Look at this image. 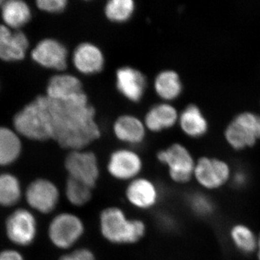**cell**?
Segmentation results:
<instances>
[{"label": "cell", "instance_id": "cell-1", "mask_svg": "<svg viewBox=\"0 0 260 260\" xmlns=\"http://www.w3.org/2000/svg\"><path fill=\"white\" fill-rule=\"evenodd\" d=\"M50 112L52 139L62 148L83 150L100 137L95 120V110L85 93L66 99L47 96Z\"/></svg>", "mask_w": 260, "mask_h": 260}, {"label": "cell", "instance_id": "cell-2", "mask_svg": "<svg viewBox=\"0 0 260 260\" xmlns=\"http://www.w3.org/2000/svg\"><path fill=\"white\" fill-rule=\"evenodd\" d=\"M99 227L103 237L116 244L139 242L145 236L146 226L139 219H131L117 207H109L99 216Z\"/></svg>", "mask_w": 260, "mask_h": 260}, {"label": "cell", "instance_id": "cell-3", "mask_svg": "<svg viewBox=\"0 0 260 260\" xmlns=\"http://www.w3.org/2000/svg\"><path fill=\"white\" fill-rule=\"evenodd\" d=\"M15 129L29 139L47 140L52 138L51 116L47 95L37 97L15 116Z\"/></svg>", "mask_w": 260, "mask_h": 260}, {"label": "cell", "instance_id": "cell-4", "mask_svg": "<svg viewBox=\"0 0 260 260\" xmlns=\"http://www.w3.org/2000/svg\"><path fill=\"white\" fill-rule=\"evenodd\" d=\"M85 232L83 220L78 215L70 213L59 214L53 218L49 227L51 243L61 249L74 246Z\"/></svg>", "mask_w": 260, "mask_h": 260}, {"label": "cell", "instance_id": "cell-5", "mask_svg": "<svg viewBox=\"0 0 260 260\" xmlns=\"http://www.w3.org/2000/svg\"><path fill=\"white\" fill-rule=\"evenodd\" d=\"M159 161L167 166L171 179L178 184H184L194 175L195 164L190 153L180 144L171 145L157 154Z\"/></svg>", "mask_w": 260, "mask_h": 260}, {"label": "cell", "instance_id": "cell-6", "mask_svg": "<svg viewBox=\"0 0 260 260\" xmlns=\"http://www.w3.org/2000/svg\"><path fill=\"white\" fill-rule=\"evenodd\" d=\"M225 135L228 143L237 150L254 145L260 138V116L250 112L239 114L228 126Z\"/></svg>", "mask_w": 260, "mask_h": 260}, {"label": "cell", "instance_id": "cell-7", "mask_svg": "<svg viewBox=\"0 0 260 260\" xmlns=\"http://www.w3.org/2000/svg\"><path fill=\"white\" fill-rule=\"evenodd\" d=\"M69 178L93 188L100 176L99 162L95 154L85 150H72L64 162Z\"/></svg>", "mask_w": 260, "mask_h": 260}, {"label": "cell", "instance_id": "cell-8", "mask_svg": "<svg viewBox=\"0 0 260 260\" xmlns=\"http://www.w3.org/2000/svg\"><path fill=\"white\" fill-rule=\"evenodd\" d=\"M143 169V162L138 153L128 149L116 150L108 162L109 174L116 180L131 181L138 178Z\"/></svg>", "mask_w": 260, "mask_h": 260}, {"label": "cell", "instance_id": "cell-9", "mask_svg": "<svg viewBox=\"0 0 260 260\" xmlns=\"http://www.w3.org/2000/svg\"><path fill=\"white\" fill-rule=\"evenodd\" d=\"M37 227V220L32 214L28 210L19 209L10 215L7 220V234L15 244L29 245L35 239Z\"/></svg>", "mask_w": 260, "mask_h": 260}, {"label": "cell", "instance_id": "cell-10", "mask_svg": "<svg viewBox=\"0 0 260 260\" xmlns=\"http://www.w3.org/2000/svg\"><path fill=\"white\" fill-rule=\"evenodd\" d=\"M26 200L34 209L42 213H49L55 209L59 203V189L47 179H37L27 189Z\"/></svg>", "mask_w": 260, "mask_h": 260}, {"label": "cell", "instance_id": "cell-11", "mask_svg": "<svg viewBox=\"0 0 260 260\" xmlns=\"http://www.w3.org/2000/svg\"><path fill=\"white\" fill-rule=\"evenodd\" d=\"M229 166L218 159L202 158L195 165L194 177L202 186L208 189L223 185L229 179Z\"/></svg>", "mask_w": 260, "mask_h": 260}, {"label": "cell", "instance_id": "cell-12", "mask_svg": "<svg viewBox=\"0 0 260 260\" xmlns=\"http://www.w3.org/2000/svg\"><path fill=\"white\" fill-rule=\"evenodd\" d=\"M34 61L44 68L63 70L68 66V50L54 39H44L32 51Z\"/></svg>", "mask_w": 260, "mask_h": 260}, {"label": "cell", "instance_id": "cell-13", "mask_svg": "<svg viewBox=\"0 0 260 260\" xmlns=\"http://www.w3.org/2000/svg\"><path fill=\"white\" fill-rule=\"evenodd\" d=\"M125 194L130 204L143 210L151 209L159 199L158 188L153 181L146 178L138 177L129 181Z\"/></svg>", "mask_w": 260, "mask_h": 260}, {"label": "cell", "instance_id": "cell-14", "mask_svg": "<svg viewBox=\"0 0 260 260\" xmlns=\"http://www.w3.org/2000/svg\"><path fill=\"white\" fill-rule=\"evenodd\" d=\"M116 87L126 99L139 102L145 93L146 79L139 70L129 67L119 68L116 74Z\"/></svg>", "mask_w": 260, "mask_h": 260}, {"label": "cell", "instance_id": "cell-15", "mask_svg": "<svg viewBox=\"0 0 260 260\" xmlns=\"http://www.w3.org/2000/svg\"><path fill=\"white\" fill-rule=\"evenodd\" d=\"M73 64L84 75L96 74L104 66V56L97 46L90 43L80 44L75 49L73 55Z\"/></svg>", "mask_w": 260, "mask_h": 260}, {"label": "cell", "instance_id": "cell-16", "mask_svg": "<svg viewBox=\"0 0 260 260\" xmlns=\"http://www.w3.org/2000/svg\"><path fill=\"white\" fill-rule=\"evenodd\" d=\"M28 47V41L21 31L12 32L0 25V59L5 61L23 59Z\"/></svg>", "mask_w": 260, "mask_h": 260}, {"label": "cell", "instance_id": "cell-17", "mask_svg": "<svg viewBox=\"0 0 260 260\" xmlns=\"http://www.w3.org/2000/svg\"><path fill=\"white\" fill-rule=\"evenodd\" d=\"M113 129L116 138L124 143L138 144L145 138V125L134 116H121L114 122Z\"/></svg>", "mask_w": 260, "mask_h": 260}, {"label": "cell", "instance_id": "cell-18", "mask_svg": "<svg viewBox=\"0 0 260 260\" xmlns=\"http://www.w3.org/2000/svg\"><path fill=\"white\" fill-rule=\"evenodd\" d=\"M81 82L74 75H56L49 80L47 96L52 99H66L83 93Z\"/></svg>", "mask_w": 260, "mask_h": 260}, {"label": "cell", "instance_id": "cell-19", "mask_svg": "<svg viewBox=\"0 0 260 260\" xmlns=\"http://www.w3.org/2000/svg\"><path fill=\"white\" fill-rule=\"evenodd\" d=\"M177 109L168 104H159L154 106L145 116V124L153 132L169 129L178 120Z\"/></svg>", "mask_w": 260, "mask_h": 260}, {"label": "cell", "instance_id": "cell-20", "mask_svg": "<svg viewBox=\"0 0 260 260\" xmlns=\"http://www.w3.org/2000/svg\"><path fill=\"white\" fill-rule=\"evenodd\" d=\"M154 88L158 96L166 101H172L179 96L182 85L179 75L173 70L160 72L154 82Z\"/></svg>", "mask_w": 260, "mask_h": 260}, {"label": "cell", "instance_id": "cell-21", "mask_svg": "<svg viewBox=\"0 0 260 260\" xmlns=\"http://www.w3.org/2000/svg\"><path fill=\"white\" fill-rule=\"evenodd\" d=\"M179 124L185 134L198 138L206 133L208 122L199 108L194 105L186 107L179 117Z\"/></svg>", "mask_w": 260, "mask_h": 260}, {"label": "cell", "instance_id": "cell-22", "mask_svg": "<svg viewBox=\"0 0 260 260\" xmlns=\"http://www.w3.org/2000/svg\"><path fill=\"white\" fill-rule=\"evenodd\" d=\"M2 10L3 20L10 28H20L28 23L30 18V10L28 5L20 0L5 1Z\"/></svg>", "mask_w": 260, "mask_h": 260}, {"label": "cell", "instance_id": "cell-23", "mask_svg": "<svg viewBox=\"0 0 260 260\" xmlns=\"http://www.w3.org/2000/svg\"><path fill=\"white\" fill-rule=\"evenodd\" d=\"M21 151V143L11 130L0 127V165L12 164L18 158Z\"/></svg>", "mask_w": 260, "mask_h": 260}, {"label": "cell", "instance_id": "cell-24", "mask_svg": "<svg viewBox=\"0 0 260 260\" xmlns=\"http://www.w3.org/2000/svg\"><path fill=\"white\" fill-rule=\"evenodd\" d=\"M21 197L18 179L9 174L0 175V205L12 206L16 204Z\"/></svg>", "mask_w": 260, "mask_h": 260}, {"label": "cell", "instance_id": "cell-25", "mask_svg": "<svg viewBox=\"0 0 260 260\" xmlns=\"http://www.w3.org/2000/svg\"><path fill=\"white\" fill-rule=\"evenodd\" d=\"M92 191L93 188L71 178H68L65 185L67 199L76 207L86 205L92 198Z\"/></svg>", "mask_w": 260, "mask_h": 260}, {"label": "cell", "instance_id": "cell-26", "mask_svg": "<svg viewBox=\"0 0 260 260\" xmlns=\"http://www.w3.org/2000/svg\"><path fill=\"white\" fill-rule=\"evenodd\" d=\"M135 7L133 0H111L106 5L104 12L111 21L124 23L131 18Z\"/></svg>", "mask_w": 260, "mask_h": 260}, {"label": "cell", "instance_id": "cell-27", "mask_svg": "<svg viewBox=\"0 0 260 260\" xmlns=\"http://www.w3.org/2000/svg\"><path fill=\"white\" fill-rule=\"evenodd\" d=\"M232 237L236 246L244 252H251L257 245L254 234L244 225H236L233 228Z\"/></svg>", "mask_w": 260, "mask_h": 260}, {"label": "cell", "instance_id": "cell-28", "mask_svg": "<svg viewBox=\"0 0 260 260\" xmlns=\"http://www.w3.org/2000/svg\"><path fill=\"white\" fill-rule=\"evenodd\" d=\"M191 209L201 216L208 215L213 210V205L209 198L201 193H194L188 199Z\"/></svg>", "mask_w": 260, "mask_h": 260}, {"label": "cell", "instance_id": "cell-29", "mask_svg": "<svg viewBox=\"0 0 260 260\" xmlns=\"http://www.w3.org/2000/svg\"><path fill=\"white\" fill-rule=\"evenodd\" d=\"M39 9L48 13H61L68 5L67 0H39L37 2Z\"/></svg>", "mask_w": 260, "mask_h": 260}, {"label": "cell", "instance_id": "cell-30", "mask_svg": "<svg viewBox=\"0 0 260 260\" xmlns=\"http://www.w3.org/2000/svg\"><path fill=\"white\" fill-rule=\"evenodd\" d=\"M59 260H95L93 251L87 248H80L64 254Z\"/></svg>", "mask_w": 260, "mask_h": 260}, {"label": "cell", "instance_id": "cell-31", "mask_svg": "<svg viewBox=\"0 0 260 260\" xmlns=\"http://www.w3.org/2000/svg\"><path fill=\"white\" fill-rule=\"evenodd\" d=\"M0 260H24L23 256L16 251L5 250L0 253Z\"/></svg>", "mask_w": 260, "mask_h": 260}, {"label": "cell", "instance_id": "cell-32", "mask_svg": "<svg viewBox=\"0 0 260 260\" xmlns=\"http://www.w3.org/2000/svg\"><path fill=\"white\" fill-rule=\"evenodd\" d=\"M246 177L244 173L243 172H237L235 174L234 177V183L236 186H242L246 184Z\"/></svg>", "mask_w": 260, "mask_h": 260}, {"label": "cell", "instance_id": "cell-33", "mask_svg": "<svg viewBox=\"0 0 260 260\" xmlns=\"http://www.w3.org/2000/svg\"><path fill=\"white\" fill-rule=\"evenodd\" d=\"M5 3V1H3V0H0V7H3V5H4V3Z\"/></svg>", "mask_w": 260, "mask_h": 260}, {"label": "cell", "instance_id": "cell-34", "mask_svg": "<svg viewBox=\"0 0 260 260\" xmlns=\"http://www.w3.org/2000/svg\"><path fill=\"white\" fill-rule=\"evenodd\" d=\"M258 246H259V260H260V238H259V242H258Z\"/></svg>", "mask_w": 260, "mask_h": 260}]
</instances>
